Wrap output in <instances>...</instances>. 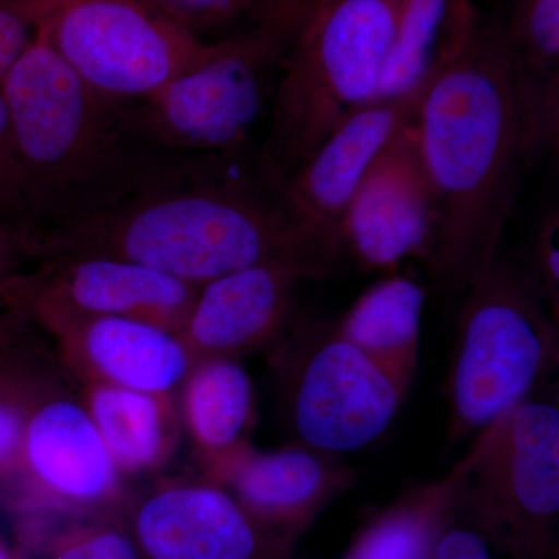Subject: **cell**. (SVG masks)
Masks as SVG:
<instances>
[{
	"instance_id": "6da1fadb",
	"label": "cell",
	"mask_w": 559,
	"mask_h": 559,
	"mask_svg": "<svg viewBox=\"0 0 559 559\" xmlns=\"http://www.w3.org/2000/svg\"><path fill=\"white\" fill-rule=\"evenodd\" d=\"M38 245L44 264L117 257L198 288L259 264L329 277L344 250L305 226L245 157H187L116 207Z\"/></svg>"
},
{
	"instance_id": "7a4b0ae2",
	"label": "cell",
	"mask_w": 559,
	"mask_h": 559,
	"mask_svg": "<svg viewBox=\"0 0 559 559\" xmlns=\"http://www.w3.org/2000/svg\"><path fill=\"white\" fill-rule=\"evenodd\" d=\"M414 124L432 197L425 261L441 288L463 294L502 248L525 168L502 24L479 21L423 92Z\"/></svg>"
},
{
	"instance_id": "3957f363",
	"label": "cell",
	"mask_w": 559,
	"mask_h": 559,
	"mask_svg": "<svg viewBox=\"0 0 559 559\" xmlns=\"http://www.w3.org/2000/svg\"><path fill=\"white\" fill-rule=\"evenodd\" d=\"M0 92L36 240L108 212L187 159L151 138L134 106L91 90L39 28Z\"/></svg>"
},
{
	"instance_id": "277c9868",
	"label": "cell",
	"mask_w": 559,
	"mask_h": 559,
	"mask_svg": "<svg viewBox=\"0 0 559 559\" xmlns=\"http://www.w3.org/2000/svg\"><path fill=\"white\" fill-rule=\"evenodd\" d=\"M403 0H329L310 10L280 61L259 167L293 175L348 114L377 97Z\"/></svg>"
},
{
	"instance_id": "5b68a950",
	"label": "cell",
	"mask_w": 559,
	"mask_h": 559,
	"mask_svg": "<svg viewBox=\"0 0 559 559\" xmlns=\"http://www.w3.org/2000/svg\"><path fill=\"white\" fill-rule=\"evenodd\" d=\"M463 294L447 380L450 443L527 399L558 358V323L538 280L502 248Z\"/></svg>"
},
{
	"instance_id": "8992f818",
	"label": "cell",
	"mask_w": 559,
	"mask_h": 559,
	"mask_svg": "<svg viewBox=\"0 0 559 559\" xmlns=\"http://www.w3.org/2000/svg\"><path fill=\"white\" fill-rule=\"evenodd\" d=\"M308 0H266L249 31L205 43L154 97L135 105L140 123L182 157H242L278 69L307 20Z\"/></svg>"
},
{
	"instance_id": "52a82bcc",
	"label": "cell",
	"mask_w": 559,
	"mask_h": 559,
	"mask_svg": "<svg viewBox=\"0 0 559 559\" xmlns=\"http://www.w3.org/2000/svg\"><path fill=\"white\" fill-rule=\"evenodd\" d=\"M484 433L459 510L511 559H557V401L527 396Z\"/></svg>"
},
{
	"instance_id": "ba28073f",
	"label": "cell",
	"mask_w": 559,
	"mask_h": 559,
	"mask_svg": "<svg viewBox=\"0 0 559 559\" xmlns=\"http://www.w3.org/2000/svg\"><path fill=\"white\" fill-rule=\"evenodd\" d=\"M278 356L285 404L299 443L329 454L362 450L380 439L404 399L336 322L301 320Z\"/></svg>"
},
{
	"instance_id": "9c48e42d",
	"label": "cell",
	"mask_w": 559,
	"mask_h": 559,
	"mask_svg": "<svg viewBox=\"0 0 559 559\" xmlns=\"http://www.w3.org/2000/svg\"><path fill=\"white\" fill-rule=\"evenodd\" d=\"M39 31L91 90L130 106L154 97L205 44L143 0H62Z\"/></svg>"
},
{
	"instance_id": "30bf717a",
	"label": "cell",
	"mask_w": 559,
	"mask_h": 559,
	"mask_svg": "<svg viewBox=\"0 0 559 559\" xmlns=\"http://www.w3.org/2000/svg\"><path fill=\"white\" fill-rule=\"evenodd\" d=\"M432 226V197L412 119L360 180L341 240L364 270L388 271L409 259L426 260Z\"/></svg>"
},
{
	"instance_id": "8fae6325",
	"label": "cell",
	"mask_w": 559,
	"mask_h": 559,
	"mask_svg": "<svg viewBox=\"0 0 559 559\" xmlns=\"http://www.w3.org/2000/svg\"><path fill=\"white\" fill-rule=\"evenodd\" d=\"M131 538L142 559H290L296 543L261 527L213 480L157 489L135 510Z\"/></svg>"
},
{
	"instance_id": "7c38bea8",
	"label": "cell",
	"mask_w": 559,
	"mask_h": 559,
	"mask_svg": "<svg viewBox=\"0 0 559 559\" xmlns=\"http://www.w3.org/2000/svg\"><path fill=\"white\" fill-rule=\"evenodd\" d=\"M210 460L212 480L226 488L253 521L294 540L356 484V471L340 455L300 443L260 452L245 441Z\"/></svg>"
},
{
	"instance_id": "4fadbf2b",
	"label": "cell",
	"mask_w": 559,
	"mask_h": 559,
	"mask_svg": "<svg viewBox=\"0 0 559 559\" xmlns=\"http://www.w3.org/2000/svg\"><path fill=\"white\" fill-rule=\"evenodd\" d=\"M198 286L117 257H70L40 266L28 307L36 316H110L180 333Z\"/></svg>"
},
{
	"instance_id": "5bb4252c",
	"label": "cell",
	"mask_w": 559,
	"mask_h": 559,
	"mask_svg": "<svg viewBox=\"0 0 559 559\" xmlns=\"http://www.w3.org/2000/svg\"><path fill=\"white\" fill-rule=\"evenodd\" d=\"M423 92L401 98H377L353 110L320 143L310 159L275 186L305 226L342 245V219L360 180L393 135L414 119Z\"/></svg>"
},
{
	"instance_id": "9a60e30c",
	"label": "cell",
	"mask_w": 559,
	"mask_h": 559,
	"mask_svg": "<svg viewBox=\"0 0 559 559\" xmlns=\"http://www.w3.org/2000/svg\"><path fill=\"white\" fill-rule=\"evenodd\" d=\"M301 272L259 264L230 272L198 289L179 336L194 360L237 359L277 344L293 329Z\"/></svg>"
},
{
	"instance_id": "2e32d148",
	"label": "cell",
	"mask_w": 559,
	"mask_h": 559,
	"mask_svg": "<svg viewBox=\"0 0 559 559\" xmlns=\"http://www.w3.org/2000/svg\"><path fill=\"white\" fill-rule=\"evenodd\" d=\"M38 318L94 381L165 396L186 382L197 364L178 333L143 320L70 314Z\"/></svg>"
},
{
	"instance_id": "e0dca14e",
	"label": "cell",
	"mask_w": 559,
	"mask_h": 559,
	"mask_svg": "<svg viewBox=\"0 0 559 559\" xmlns=\"http://www.w3.org/2000/svg\"><path fill=\"white\" fill-rule=\"evenodd\" d=\"M22 448L28 468L50 498L94 507L116 495L119 469L79 401L51 399L40 404L25 425Z\"/></svg>"
},
{
	"instance_id": "ac0fdd59",
	"label": "cell",
	"mask_w": 559,
	"mask_h": 559,
	"mask_svg": "<svg viewBox=\"0 0 559 559\" xmlns=\"http://www.w3.org/2000/svg\"><path fill=\"white\" fill-rule=\"evenodd\" d=\"M484 430L450 473L414 485L367 518L342 559H430L433 543L459 514L460 499L484 447Z\"/></svg>"
},
{
	"instance_id": "d6986e66",
	"label": "cell",
	"mask_w": 559,
	"mask_h": 559,
	"mask_svg": "<svg viewBox=\"0 0 559 559\" xmlns=\"http://www.w3.org/2000/svg\"><path fill=\"white\" fill-rule=\"evenodd\" d=\"M426 290L406 275H390L364 290L336 322L355 345L399 389L406 401L418 367Z\"/></svg>"
},
{
	"instance_id": "ffe728a7",
	"label": "cell",
	"mask_w": 559,
	"mask_h": 559,
	"mask_svg": "<svg viewBox=\"0 0 559 559\" xmlns=\"http://www.w3.org/2000/svg\"><path fill=\"white\" fill-rule=\"evenodd\" d=\"M479 24L473 0H403L377 98L419 94L462 51Z\"/></svg>"
},
{
	"instance_id": "44dd1931",
	"label": "cell",
	"mask_w": 559,
	"mask_h": 559,
	"mask_svg": "<svg viewBox=\"0 0 559 559\" xmlns=\"http://www.w3.org/2000/svg\"><path fill=\"white\" fill-rule=\"evenodd\" d=\"M84 406L119 473H143L167 457L171 428L164 395L94 381Z\"/></svg>"
},
{
	"instance_id": "7402d4cb",
	"label": "cell",
	"mask_w": 559,
	"mask_h": 559,
	"mask_svg": "<svg viewBox=\"0 0 559 559\" xmlns=\"http://www.w3.org/2000/svg\"><path fill=\"white\" fill-rule=\"evenodd\" d=\"M183 384L187 425L209 459L245 443L253 421L255 399L248 371L237 359L200 360Z\"/></svg>"
},
{
	"instance_id": "603a6c76",
	"label": "cell",
	"mask_w": 559,
	"mask_h": 559,
	"mask_svg": "<svg viewBox=\"0 0 559 559\" xmlns=\"http://www.w3.org/2000/svg\"><path fill=\"white\" fill-rule=\"evenodd\" d=\"M143 2L202 39V33L229 28L250 11L261 9L264 0H143Z\"/></svg>"
},
{
	"instance_id": "cb8c5ba5",
	"label": "cell",
	"mask_w": 559,
	"mask_h": 559,
	"mask_svg": "<svg viewBox=\"0 0 559 559\" xmlns=\"http://www.w3.org/2000/svg\"><path fill=\"white\" fill-rule=\"evenodd\" d=\"M28 261L40 266L36 235L27 226L0 218V305L27 299L38 274H22L21 267Z\"/></svg>"
},
{
	"instance_id": "d4e9b609",
	"label": "cell",
	"mask_w": 559,
	"mask_h": 559,
	"mask_svg": "<svg viewBox=\"0 0 559 559\" xmlns=\"http://www.w3.org/2000/svg\"><path fill=\"white\" fill-rule=\"evenodd\" d=\"M50 559H142L131 535L114 527L76 530L58 543Z\"/></svg>"
},
{
	"instance_id": "484cf974",
	"label": "cell",
	"mask_w": 559,
	"mask_h": 559,
	"mask_svg": "<svg viewBox=\"0 0 559 559\" xmlns=\"http://www.w3.org/2000/svg\"><path fill=\"white\" fill-rule=\"evenodd\" d=\"M0 218L28 227L25 218L21 165L2 92H0Z\"/></svg>"
},
{
	"instance_id": "4316f807",
	"label": "cell",
	"mask_w": 559,
	"mask_h": 559,
	"mask_svg": "<svg viewBox=\"0 0 559 559\" xmlns=\"http://www.w3.org/2000/svg\"><path fill=\"white\" fill-rule=\"evenodd\" d=\"M559 215L558 210H551L540 221L533 242L532 264L528 270L533 272L551 318L558 323L559 310Z\"/></svg>"
},
{
	"instance_id": "83f0119b",
	"label": "cell",
	"mask_w": 559,
	"mask_h": 559,
	"mask_svg": "<svg viewBox=\"0 0 559 559\" xmlns=\"http://www.w3.org/2000/svg\"><path fill=\"white\" fill-rule=\"evenodd\" d=\"M39 24L35 11L14 0H0V83L35 40Z\"/></svg>"
},
{
	"instance_id": "f1b7e54d",
	"label": "cell",
	"mask_w": 559,
	"mask_h": 559,
	"mask_svg": "<svg viewBox=\"0 0 559 559\" xmlns=\"http://www.w3.org/2000/svg\"><path fill=\"white\" fill-rule=\"evenodd\" d=\"M455 518L433 543L430 559H491L489 540L476 527L455 525Z\"/></svg>"
},
{
	"instance_id": "f546056e",
	"label": "cell",
	"mask_w": 559,
	"mask_h": 559,
	"mask_svg": "<svg viewBox=\"0 0 559 559\" xmlns=\"http://www.w3.org/2000/svg\"><path fill=\"white\" fill-rule=\"evenodd\" d=\"M24 429L20 414L0 403V460L11 457L21 448Z\"/></svg>"
},
{
	"instance_id": "4dcf8cb0",
	"label": "cell",
	"mask_w": 559,
	"mask_h": 559,
	"mask_svg": "<svg viewBox=\"0 0 559 559\" xmlns=\"http://www.w3.org/2000/svg\"><path fill=\"white\" fill-rule=\"evenodd\" d=\"M14 2L21 3V5L35 11L40 20H44V16H46L51 9H55L58 3H61L62 0H14Z\"/></svg>"
},
{
	"instance_id": "1f68e13d",
	"label": "cell",
	"mask_w": 559,
	"mask_h": 559,
	"mask_svg": "<svg viewBox=\"0 0 559 559\" xmlns=\"http://www.w3.org/2000/svg\"><path fill=\"white\" fill-rule=\"evenodd\" d=\"M326 2H329V0H314L311 10L319 9V7L325 5Z\"/></svg>"
},
{
	"instance_id": "d6a6232c",
	"label": "cell",
	"mask_w": 559,
	"mask_h": 559,
	"mask_svg": "<svg viewBox=\"0 0 559 559\" xmlns=\"http://www.w3.org/2000/svg\"><path fill=\"white\" fill-rule=\"evenodd\" d=\"M0 559H10L9 555H7L2 549H0Z\"/></svg>"
},
{
	"instance_id": "836d02e7",
	"label": "cell",
	"mask_w": 559,
	"mask_h": 559,
	"mask_svg": "<svg viewBox=\"0 0 559 559\" xmlns=\"http://www.w3.org/2000/svg\"><path fill=\"white\" fill-rule=\"evenodd\" d=\"M16 305V304H14ZM13 307V305H0V310H5V308Z\"/></svg>"
}]
</instances>
